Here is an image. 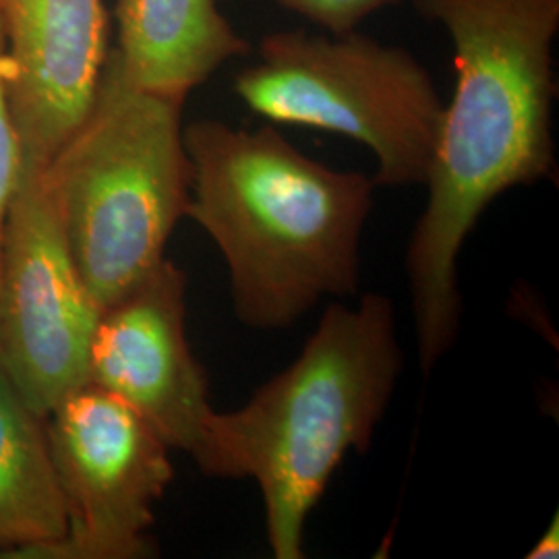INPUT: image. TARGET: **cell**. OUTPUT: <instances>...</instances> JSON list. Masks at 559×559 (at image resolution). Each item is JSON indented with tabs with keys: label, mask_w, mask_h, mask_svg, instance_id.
I'll return each instance as SVG.
<instances>
[{
	"label": "cell",
	"mask_w": 559,
	"mask_h": 559,
	"mask_svg": "<svg viewBox=\"0 0 559 559\" xmlns=\"http://www.w3.org/2000/svg\"><path fill=\"white\" fill-rule=\"evenodd\" d=\"M454 44L456 90L443 108L406 251L420 369H433L460 325L462 242L489 203L556 173L551 138L559 0H411Z\"/></svg>",
	"instance_id": "cell-1"
},
{
	"label": "cell",
	"mask_w": 559,
	"mask_h": 559,
	"mask_svg": "<svg viewBox=\"0 0 559 559\" xmlns=\"http://www.w3.org/2000/svg\"><path fill=\"white\" fill-rule=\"evenodd\" d=\"M182 141L191 162L185 216L221 249L240 323L282 330L325 297L357 293L373 179L305 156L274 127L195 120Z\"/></svg>",
	"instance_id": "cell-2"
},
{
	"label": "cell",
	"mask_w": 559,
	"mask_h": 559,
	"mask_svg": "<svg viewBox=\"0 0 559 559\" xmlns=\"http://www.w3.org/2000/svg\"><path fill=\"white\" fill-rule=\"evenodd\" d=\"M402 362L392 300L367 295L330 305L299 359L237 411H214L195 462L260 485L274 558H305L307 519L344 456L371 445Z\"/></svg>",
	"instance_id": "cell-3"
},
{
	"label": "cell",
	"mask_w": 559,
	"mask_h": 559,
	"mask_svg": "<svg viewBox=\"0 0 559 559\" xmlns=\"http://www.w3.org/2000/svg\"><path fill=\"white\" fill-rule=\"evenodd\" d=\"M185 102L133 87L112 50L80 129L41 168L85 288L104 311L162 261L191 193Z\"/></svg>",
	"instance_id": "cell-4"
},
{
	"label": "cell",
	"mask_w": 559,
	"mask_h": 559,
	"mask_svg": "<svg viewBox=\"0 0 559 559\" xmlns=\"http://www.w3.org/2000/svg\"><path fill=\"white\" fill-rule=\"evenodd\" d=\"M253 112L344 135L378 158L376 187L425 185L443 108L427 69L406 48L362 36L274 32L235 78Z\"/></svg>",
	"instance_id": "cell-5"
},
{
	"label": "cell",
	"mask_w": 559,
	"mask_h": 559,
	"mask_svg": "<svg viewBox=\"0 0 559 559\" xmlns=\"http://www.w3.org/2000/svg\"><path fill=\"white\" fill-rule=\"evenodd\" d=\"M46 419L67 533L29 559L150 556L154 506L175 477L170 448L131 406L92 381L60 400Z\"/></svg>",
	"instance_id": "cell-6"
},
{
	"label": "cell",
	"mask_w": 559,
	"mask_h": 559,
	"mask_svg": "<svg viewBox=\"0 0 559 559\" xmlns=\"http://www.w3.org/2000/svg\"><path fill=\"white\" fill-rule=\"evenodd\" d=\"M100 313L71 258L40 168H21L2 237L0 367L41 419L90 381Z\"/></svg>",
	"instance_id": "cell-7"
},
{
	"label": "cell",
	"mask_w": 559,
	"mask_h": 559,
	"mask_svg": "<svg viewBox=\"0 0 559 559\" xmlns=\"http://www.w3.org/2000/svg\"><path fill=\"white\" fill-rule=\"evenodd\" d=\"M187 278L175 261L106 307L90 346V381L115 394L170 450L195 459L214 408L185 330Z\"/></svg>",
	"instance_id": "cell-8"
},
{
	"label": "cell",
	"mask_w": 559,
	"mask_h": 559,
	"mask_svg": "<svg viewBox=\"0 0 559 559\" xmlns=\"http://www.w3.org/2000/svg\"><path fill=\"white\" fill-rule=\"evenodd\" d=\"M4 92L23 168H46L87 119L110 55L104 0H0Z\"/></svg>",
	"instance_id": "cell-9"
},
{
	"label": "cell",
	"mask_w": 559,
	"mask_h": 559,
	"mask_svg": "<svg viewBox=\"0 0 559 559\" xmlns=\"http://www.w3.org/2000/svg\"><path fill=\"white\" fill-rule=\"evenodd\" d=\"M117 23L122 78L170 100H187L224 62L251 52L216 0H119Z\"/></svg>",
	"instance_id": "cell-10"
},
{
	"label": "cell",
	"mask_w": 559,
	"mask_h": 559,
	"mask_svg": "<svg viewBox=\"0 0 559 559\" xmlns=\"http://www.w3.org/2000/svg\"><path fill=\"white\" fill-rule=\"evenodd\" d=\"M67 533L46 431L0 367V556L32 558Z\"/></svg>",
	"instance_id": "cell-11"
},
{
	"label": "cell",
	"mask_w": 559,
	"mask_h": 559,
	"mask_svg": "<svg viewBox=\"0 0 559 559\" xmlns=\"http://www.w3.org/2000/svg\"><path fill=\"white\" fill-rule=\"evenodd\" d=\"M280 7L316 23L328 34H348L359 23L400 0H276Z\"/></svg>",
	"instance_id": "cell-12"
},
{
	"label": "cell",
	"mask_w": 559,
	"mask_h": 559,
	"mask_svg": "<svg viewBox=\"0 0 559 559\" xmlns=\"http://www.w3.org/2000/svg\"><path fill=\"white\" fill-rule=\"evenodd\" d=\"M21 143L11 119V110L7 104L4 92V34L0 25V260H2V237H4V222L9 214L11 200L20 187Z\"/></svg>",
	"instance_id": "cell-13"
},
{
	"label": "cell",
	"mask_w": 559,
	"mask_h": 559,
	"mask_svg": "<svg viewBox=\"0 0 559 559\" xmlns=\"http://www.w3.org/2000/svg\"><path fill=\"white\" fill-rule=\"evenodd\" d=\"M559 556V516L556 514L540 539L526 554L528 559H556Z\"/></svg>",
	"instance_id": "cell-14"
}]
</instances>
